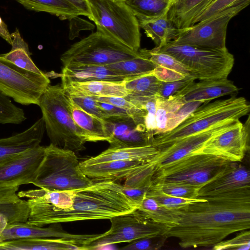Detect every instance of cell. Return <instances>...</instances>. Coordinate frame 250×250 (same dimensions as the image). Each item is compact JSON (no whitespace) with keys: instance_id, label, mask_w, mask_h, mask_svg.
<instances>
[{"instance_id":"obj_46","label":"cell","mask_w":250,"mask_h":250,"mask_svg":"<svg viewBox=\"0 0 250 250\" xmlns=\"http://www.w3.org/2000/svg\"><path fill=\"white\" fill-rule=\"evenodd\" d=\"M242 0H213L199 17L196 23L235 5Z\"/></svg>"},{"instance_id":"obj_35","label":"cell","mask_w":250,"mask_h":250,"mask_svg":"<svg viewBox=\"0 0 250 250\" xmlns=\"http://www.w3.org/2000/svg\"><path fill=\"white\" fill-rule=\"evenodd\" d=\"M175 0H126L136 17L155 18L167 15Z\"/></svg>"},{"instance_id":"obj_41","label":"cell","mask_w":250,"mask_h":250,"mask_svg":"<svg viewBox=\"0 0 250 250\" xmlns=\"http://www.w3.org/2000/svg\"><path fill=\"white\" fill-rule=\"evenodd\" d=\"M250 248V231L245 230L232 239L223 240L214 245L213 250H249Z\"/></svg>"},{"instance_id":"obj_27","label":"cell","mask_w":250,"mask_h":250,"mask_svg":"<svg viewBox=\"0 0 250 250\" xmlns=\"http://www.w3.org/2000/svg\"><path fill=\"white\" fill-rule=\"evenodd\" d=\"M67 93L89 97H125L127 91L124 82L121 83L108 81L71 82L62 84Z\"/></svg>"},{"instance_id":"obj_37","label":"cell","mask_w":250,"mask_h":250,"mask_svg":"<svg viewBox=\"0 0 250 250\" xmlns=\"http://www.w3.org/2000/svg\"><path fill=\"white\" fill-rule=\"evenodd\" d=\"M155 172L156 166L152 161L146 163L125 179L123 186L132 188H150Z\"/></svg>"},{"instance_id":"obj_11","label":"cell","mask_w":250,"mask_h":250,"mask_svg":"<svg viewBox=\"0 0 250 250\" xmlns=\"http://www.w3.org/2000/svg\"><path fill=\"white\" fill-rule=\"evenodd\" d=\"M229 162L213 155L194 153L156 172L152 182L180 183L201 188Z\"/></svg>"},{"instance_id":"obj_14","label":"cell","mask_w":250,"mask_h":250,"mask_svg":"<svg viewBox=\"0 0 250 250\" xmlns=\"http://www.w3.org/2000/svg\"><path fill=\"white\" fill-rule=\"evenodd\" d=\"M239 121L226 120L208 129L182 138L159 149L158 154L152 161L155 165L156 172L197 152L209 139L233 126Z\"/></svg>"},{"instance_id":"obj_8","label":"cell","mask_w":250,"mask_h":250,"mask_svg":"<svg viewBox=\"0 0 250 250\" xmlns=\"http://www.w3.org/2000/svg\"><path fill=\"white\" fill-rule=\"evenodd\" d=\"M97 29L135 51L141 44L138 21L124 1L88 0Z\"/></svg>"},{"instance_id":"obj_28","label":"cell","mask_w":250,"mask_h":250,"mask_svg":"<svg viewBox=\"0 0 250 250\" xmlns=\"http://www.w3.org/2000/svg\"><path fill=\"white\" fill-rule=\"evenodd\" d=\"M147 37L162 46L177 38L181 32L168 19L167 15L155 18L136 17Z\"/></svg>"},{"instance_id":"obj_1","label":"cell","mask_w":250,"mask_h":250,"mask_svg":"<svg viewBox=\"0 0 250 250\" xmlns=\"http://www.w3.org/2000/svg\"><path fill=\"white\" fill-rule=\"evenodd\" d=\"M27 222L43 227L55 223L109 219L132 212L138 205L123 191L122 185L113 180L96 181L78 190L37 189L28 198Z\"/></svg>"},{"instance_id":"obj_3","label":"cell","mask_w":250,"mask_h":250,"mask_svg":"<svg viewBox=\"0 0 250 250\" xmlns=\"http://www.w3.org/2000/svg\"><path fill=\"white\" fill-rule=\"evenodd\" d=\"M38 105L50 144L75 152L85 149L88 137L69 112L62 84L49 85L40 98Z\"/></svg>"},{"instance_id":"obj_4","label":"cell","mask_w":250,"mask_h":250,"mask_svg":"<svg viewBox=\"0 0 250 250\" xmlns=\"http://www.w3.org/2000/svg\"><path fill=\"white\" fill-rule=\"evenodd\" d=\"M250 109V104L243 97L233 96L205 104L197 107L173 129L154 137L152 145L159 150L226 120H239L246 115Z\"/></svg>"},{"instance_id":"obj_24","label":"cell","mask_w":250,"mask_h":250,"mask_svg":"<svg viewBox=\"0 0 250 250\" xmlns=\"http://www.w3.org/2000/svg\"><path fill=\"white\" fill-rule=\"evenodd\" d=\"M83 243L62 238L14 239L0 242V250H84Z\"/></svg>"},{"instance_id":"obj_22","label":"cell","mask_w":250,"mask_h":250,"mask_svg":"<svg viewBox=\"0 0 250 250\" xmlns=\"http://www.w3.org/2000/svg\"><path fill=\"white\" fill-rule=\"evenodd\" d=\"M146 163L147 162L116 160L85 165L80 162V168L87 177L94 181H116L125 179Z\"/></svg>"},{"instance_id":"obj_13","label":"cell","mask_w":250,"mask_h":250,"mask_svg":"<svg viewBox=\"0 0 250 250\" xmlns=\"http://www.w3.org/2000/svg\"><path fill=\"white\" fill-rule=\"evenodd\" d=\"M50 83L45 73L21 68L0 54V91L15 102L25 105H38Z\"/></svg>"},{"instance_id":"obj_31","label":"cell","mask_w":250,"mask_h":250,"mask_svg":"<svg viewBox=\"0 0 250 250\" xmlns=\"http://www.w3.org/2000/svg\"><path fill=\"white\" fill-rule=\"evenodd\" d=\"M133 58L106 65L110 69L127 78H133L151 73L156 65L149 59L144 49Z\"/></svg>"},{"instance_id":"obj_25","label":"cell","mask_w":250,"mask_h":250,"mask_svg":"<svg viewBox=\"0 0 250 250\" xmlns=\"http://www.w3.org/2000/svg\"><path fill=\"white\" fill-rule=\"evenodd\" d=\"M213 0H175L168 14V19L180 30L188 28L197 22Z\"/></svg>"},{"instance_id":"obj_6","label":"cell","mask_w":250,"mask_h":250,"mask_svg":"<svg viewBox=\"0 0 250 250\" xmlns=\"http://www.w3.org/2000/svg\"><path fill=\"white\" fill-rule=\"evenodd\" d=\"M153 49L173 56L196 80L228 78L234 63V56L227 48L211 49L170 42Z\"/></svg>"},{"instance_id":"obj_33","label":"cell","mask_w":250,"mask_h":250,"mask_svg":"<svg viewBox=\"0 0 250 250\" xmlns=\"http://www.w3.org/2000/svg\"><path fill=\"white\" fill-rule=\"evenodd\" d=\"M186 103L183 96L178 93L166 98L156 95V128L154 135L166 132L168 120Z\"/></svg>"},{"instance_id":"obj_15","label":"cell","mask_w":250,"mask_h":250,"mask_svg":"<svg viewBox=\"0 0 250 250\" xmlns=\"http://www.w3.org/2000/svg\"><path fill=\"white\" fill-rule=\"evenodd\" d=\"M45 146L40 145L0 162V184L19 187L32 184L44 157Z\"/></svg>"},{"instance_id":"obj_38","label":"cell","mask_w":250,"mask_h":250,"mask_svg":"<svg viewBox=\"0 0 250 250\" xmlns=\"http://www.w3.org/2000/svg\"><path fill=\"white\" fill-rule=\"evenodd\" d=\"M150 60L156 66H159L178 72L185 77L191 76L186 68L181 62L171 55L164 52H159L153 49H144Z\"/></svg>"},{"instance_id":"obj_16","label":"cell","mask_w":250,"mask_h":250,"mask_svg":"<svg viewBox=\"0 0 250 250\" xmlns=\"http://www.w3.org/2000/svg\"><path fill=\"white\" fill-rule=\"evenodd\" d=\"M249 117L245 124L239 120L234 125L214 136L195 153L210 154L230 162H240L248 149Z\"/></svg>"},{"instance_id":"obj_20","label":"cell","mask_w":250,"mask_h":250,"mask_svg":"<svg viewBox=\"0 0 250 250\" xmlns=\"http://www.w3.org/2000/svg\"><path fill=\"white\" fill-rule=\"evenodd\" d=\"M45 130L42 117L28 129L11 136L0 139V162L40 145Z\"/></svg>"},{"instance_id":"obj_30","label":"cell","mask_w":250,"mask_h":250,"mask_svg":"<svg viewBox=\"0 0 250 250\" xmlns=\"http://www.w3.org/2000/svg\"><path fill=\"white\" fill-rule=\"evenodd\" d=\"M25 8L36 12H43L61 20H72L81 15L80 12L66 0H16Z\"/></svg>"},{"instance_id":"obj_52","label":"cell","mask_w":250,"mask_h":250,"mask_svg":"<svg viewBox=\"0 0 250 250\" xmlns=\"http://www.w3.org/2000/svg\"><path fill=\"white\" fill-rule=\"evenodd\" d=\"M8 224V222L5 216L0 212V236Z\"/></svg>"},{"instance_id":"obj_21","label":"cell","mask_w":250,"mask_h":250,"mask_svg":"<svg viewBox=\"0 0 250 250\" xmlns=\"http://www.w3.org/2000/svg\"><path fill=\"white\" fill-rule=\"evenodd\" d=\"M62 84L71 82L108 81L121 83L130 78L124 77L106 65L79 64L64 66L61 75Z\"/></svg>"},{"instance_id":"obj_42","label":"cell","mask_w":250,"mask_h":250,"mask_svg":"<svg viewBox=\"0 0 250 250\" xmlns=\"http://www.w3.org/2000/svg\"><path fill=\"white\" fill-rule=\"evenodd\" d=\"M168 238L167 235L146 237L135 240L121 248L125 250H156L162 247Z\"/></svg>"},{"instance_id":"obj_50","label":"cell","mask_w":250,"mask_h":250,"mask_svg":"<svg viewBox=\"0 0 250 250\" xmlns=\"http://www.w3.org/2000/svg\"><path fill=\"white\" fill-rule=\"evenodd\" d=\"M73 5L80 13L81 15L87 17L93 21V18L88 0H66Z\"/></svg>"},{"instance_id":"obj_48","label":"cell","mask_w":250,"mask_h":250,"mask_svg":"<svg viewBox=\"0 0 250 250\" xmlns=\"http://www.w3.org/2000/svg\"><path fill=\"white\" fill-rule=\"evenodd\" d=\"M19 187L6 186L0 184V203L16 202L21 199L17 191Z\"/></svg>"},{"instance_id":"obj_45","label":"cell","mask_w":250,"mask_h":250,"mask_svg":"<svg viewBox=\"0 0 250 250\" xmlns=\"http://www.w3.org/2000/svg\"><path fill=\"white\" fill-rule=\"evenodd\" d=\"M202 103L204 102L186 103L168 120L165 132L169 131L176 127Z\"/></svg>"},{"instance_id":"obj_53","label":"cell","mask_w":250,"mask_h":250,"mask_svg":"<svg viewBox=\"0 0 250 250\" xmlns=\"http://www.w3.org/2000/svg\"><path fill=\"white\" fill-rule=\"evenodd\" d=\"M116 0V1H119V0H121V1H125L126 0Z\"/></svg>"},{"instance_id":"obj_19","label":"cell","mask_w":250,"mask_h":250,"mask_svg":"<svg viewBox=\"0 0 250 250\" xmlns=\"http://www.w3.org/2000/svg\"><path fill=\"white\" fill-rule=\"evenodd\" d=\"M238 88L228 78L212 79L195 81L180 91L186 103L202 102L237 93Z\"/></svg>"},{"instance_id":"obj_17","label":"cell","mask_w":250,"mask_h":250,"mask_svg":"<svg viewBox=\"0 0 250 250\" xmlns=\"http://www.w3.org/2000/svg\"><path fill=\"white\" fill-rule=\"evenodd\" d=\"M111 147H136L152 144L154 138L145 125L129 116L109 117L104 119Z\"/></svg>"},{"instance_id":"obj_32","label":"cell","mask_w":250,"mask_h":250,"mask_svg":"<svg viewBox=\"0 0 250 250\" xmlns=\"http://www.w3.org/2000/svg\"><path fill=\"white\" fill-rule=\"evenodd\" d=\"M12 48L7 53L0 54L4 59L16 65L37 73H43L33 62L27 43L24 41L18 28L11 34Z\"/></svg>"},{"instance_id":"obj_51","label":"cell","mask_w":250,"mask_h":250,"mask_svg":"<svg viewBox=\"0 0 250 250\" xmlns=\"http://www.w3.org/2000/svg\"><path fill=\"white\" fill-rule=\"evenodd\" d=\"M0 37L6 41L10 45L12 43V38L7 26L0 17Z\"/></svg>"},{"instance_id":"obj_34","label":"cell","mask_w":250,"mask_h":250,"mask_svg":"<svg viewBox=\"0 0 250 250\" xmlns=\"http://www.w3.org/2000/svg\"><path fill=\"white\" fill-rule=\"evenodd\" d=\"M161 82L152 72L126 80L124 83L128 94L125 97L141 98L157 95Z\"/></svg>"},{"instance_id":"obj_18","label":"cell","mask_w":250,"mask_h":250,"mask_svg":"<svg viewBox=\"0 0 250 250\" xmlns=\"http://www.w3.org/2000/svg\"><path fill=\"white\" fill-rule=\"evenodd\" d=\"M96 234H74L64 230L60 223L43 228L26 222L8 224L0 236V242L14 239L37 238H62L83 243Z\"/></svg>"},{"instance_id":"obj_39","label":"cell","mask_w":250,"mask_h":250,"mask_svg":"<svg viewBox=\"0 0 250 250\" xmlns=\"http://www.w3.org/2000/svg\"><path fill=\"white\" fill-rule=\"evenodd\" d=\"M90 97L96 101L109 103L125 110L137 123L145 125L146 111L126 99L116 97Z\"/></svg>"},{"instance_id":"obj_49","label":"cell","mask_w":250,"mask_h":250,"mask_svg":"<svg viewBox=\"0 0 250 250\" xmlns=\"http://www.w3.org/2000/svg\"><path fill=\"white\" fill-rule=\"evenodd\" d=\"M96 102L100 109L105 114L106 118L109 117L129 116L125 110L112 104L105 102Z\"/></svg>"},{"instance_id":"obj_12","label":"cell","mask_w":250,"mask_h":250,"mask_svg":"<svg viewBox=\"0 0 250 250\" xmlns=\"http://www.w3.org/2000/svg\"><path fill=\"white\" fill-rule=\"evenodd\" d=\"M250 1L243 0L188 28L181 30L179 35L171 42L211 49L227 48L226 36L229 23L247 7Z\"/></svg>"},{"instance_id":"obj_40","label":"cell","mask_w":250,"mask_h":250,"mask_svg":"<svg viewBox=\"0 0 250 250\" xmlns=\"http://www.w3.org/2000/svg\"><path fill=\"white\" fill-rule=\"evenodd\" d=\"M156 184L165 193L175 197L196 199L198 197L200 188L176 183L161 181L152 182Z\"/></svg>"},{"instance_id":"obj_29","label":"cell","mask_w":250,"mask_h":250,"mask_svg":"<svg viewBox=\"0 0 250 250\" xmlns=\"http://www.w3.org/2000/svg\"><path fill=\"white\" fill-rule=\"evenodd\" d=\"M135 210L155 222L172 227L180 221L183 210L169 209L146 194Z\"/></svg>"},{"instance_id":"obj_23","label":"cell","mask_w":250,"mask_h":250,"mask_svg":"<svg viewBox=\"0 0 250 250\" xmlns=\"http://www.w3.org/2000/svg\"><path fill=\"white\" fill-rule=\"evenodd\" d=\"M159 152L158 148L152 144L136 147H109L99 155L81 163L85 165H92L116 160L148 162L152 161Z\"/></svg>"},{"instance_id":"obj_10","label":"cell","mask_w":250,"mask_h":250,"mask_svg":"<svg viewBox=\"0 0 250 250\" xmlns=\"http://www.w3.org/2000/svg\"><path fill=\"white\" fill-rule=\"evenodd\" d=\"M239 162H229L199 191L198 198L232 204H250V173Z\"/></svg>"},{"instance_id":"obj_9","label":"cell","mask_w":250,"mask_h":250,"mask_svg":"<svg viewBox=\"0 0 250 250\" xmlns=\"http://www.w3.org/2000/svg\"><path fill=\"white\" fill-rule=\"evenodd\" d=\"M109 220L111 223L109 229L85 240L84 250H95L104 246L166 235L171 228L150 220L135 210Z\"/></svg>"},{"instance_id":"obj_26","label":"cell","mask_w":250,"mask_h":250,"mask_svg":"<svg viewBox=\"0 0 250 250\" xmlns=\"http://www.w3.org/2000/svg\"><path fill=\"white\" fill-rule=\"evenodd\" d=\"M65 98L69 112L76 124L85 133L88 142H107L109 135L104 120L82 109L69 98L66 93Z\"/></svg>"},{"instance_id":"obj_5","label":"cell","mask_w":250,"mask_h":250,"mask_svg":"<svg viewBox=\"0 0 250 250\" xmlns=\"http://www.w3.org/2000/svg\"><path fill=\"white\" fill-rule=\"evenodd\" d=\"M95 181L82 171L75 152L50 144L45 146L44 158L32 184L48 190L64 191L83 189Z\"/></svg>"},{"instance_id":"obj_47","label":"cell","mask_w":250,"mask_h":250,"mask_svg":"<svg viewBox=\"0 0 250 250\" xmlns=\"http://www.w3.org/2000/svg\"><path fill=\"white\" fill-rule=\"evenodd\" d=\"M152 74L159 80L164 82H172L185 77L178 72L159 66H156Z\"/></svg>"},{"instance_id":"obj_36","label":"cell","mask_w":250,"mask_h":250,"mask_svg":"<svg viewBox=\"0 0 250 250\" xmlns=\"http://www.w3.org/2000/svg\"><path fill=\"white\" fill-rule=\"evenodd\" d=\"M146 194L158 201L161 205L172 209L183 210L193 203L206 200L202 198L188 199L167 194L155 183H152Z\"/></svg>"},{"instance_id":"obj_43","label":"cell","mask_w":250,"mask_h":250,"mask_svg":"<svg viewBox=\"0 0 250 250\" xmlns=\"http://www.w3.org/2000/svg\"><path fill=\"white\" fill-rule=\"evenodd\" d=\"M65 93L75 104L86 112L103 120L106 118L105 114L98 106L97 102L91 97L66 92Z\"/></svg>"},{"instance_id":"obj_44","label":"cell","mask_w":250,"mask_h":250,"mask_svg":"<svg viewBox=\"0 0 250 250\" xmlns=\"http://www.w3.org/2000/svg\"><path fill=\"white\" fill-rule=\"evenodd\" d=\"M195 80L193 77L189 76L172 82H162L157 96L163 98H167L180 91Z\"/></svg>"},{"instance_id":"obj_2","label":"cell","mask_w":250,"mask_h":250,"mask_svg":"<svg viewBox=\"0 0 250 250\" xmlns=\"http://www.w3.org/2000/svg\"><path fill=\"white\" fill-rule=\"evenodd\" d=\"M250 228V204L205 200L183 209L179 223L166 234L183 249L213 247L230 234Z\"/></svg>"},{"instance_id":"obj_7","label":"cell","mask_w":250,"mask_h":250,"mask_svg":"<svg viewBox=\"0 0 250 250\" xmlns=\"http://www.w3.org/2000/svg\"><path fill=\"white\" fill-rule=\"evenodd\" d=\"M135 51L108 34L97 29L88 36L71 45L61 56L63 65H107L138 56Z\"/></svg>"}]
</instances>
